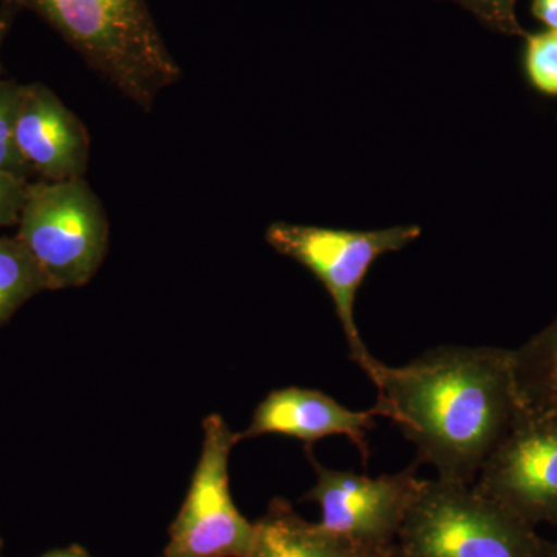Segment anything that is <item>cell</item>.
Segmentation results:
<instances>
[{
  "label": "cell",
  "mask_w": 557,
  "mask_h": 557,
  "mask_svg": "<svg viewBox=\"0 0 557 557\" xmlns=\"http://www.w3.org/2000/svg\"><path fill=\"white\" fill-rule=\"evenodd\" d=\"M369 379L381 417L416 446L417 467L448 482L474 485L522 416L508 348L442 346L399 368L376 359Z\"/></svg>",
  "instance_id": "1"
},
{
  "label": "cell",
  "mask_w": 557,
  "mask_h": 557,
  "mask_svg": "<svg viewBox=\"0 0 557 557\" xmlns=\"http://www.w3.org/2000/svg\"><path fill=\"white\" fill-rule=\"evenodd\" d=\"M38 14L102 78L145 112L182 78L146 0H2Z\"/></svg>",
  "instance_id": "2"
},
{
  "label": "cell",
  "mask_w": 557,
  "mask_h": 557,
  "mask_svg": "<svg viewBox=\"0 0 557 557\" xmlns=\"http://www.w3.org/2000/svg\"><path fill=\"white\" fill-rule=\"evenodd\" d=\"M536 527L474 485L421 480L392 557H547Z\"/></svg>",
  "instance_id": "3"
},
{
  "label": "cell",
  "mask_w": 557,
  "mask_h": 557,
  "mask_svg": "<svg viewBox=\"0 0 557 557\" xmlns=\"http://www.w3.org/2000/svg\"><path fill=\"white\" fill-rule=\"evenodd\" d=\"M17 239L30 252L47 289L89 284L109 248V222L86 178L28 185Z\"/></svg>",
  "instance_id": "4"
},
{
  "label": "cell",
  "mask_w": 557,
  "mask_h": 557,
  "mask_svg": "<svg viewBox=\"0 0 557 557\" xmlns=\"http://www.w3.org/2000/svg\"><path fill=\"white\" fill-rule=\"evenodd\" d=\"M421 236L418 225L357 231L274 222L265 240L274 251L295 260L324 285L343 325L350 358L370 375L373 358L359 335L355 299L373 263L387 252L401 251Z\"/></svg>",
  "instance_id": "5"
},
{
  "label": "cell",
  "mask_w": 557,
  "mask_h": 557,
  "mask_svg": "<svg viewBox=\"0 0 557 557\" xmlns=\"http://www.w3.org/2000/svg\"><path fill=\"white\" fill-rule=\"evenodd\" d=\"M237 443L225 418H205L199 463L160 557H247L256 527L240 515L230 491V457Z\"/></svg>",
  "instance_id": "6"
},
{
  "label": "cell",
  "mask_w": 557,
  "mask_h": 557,
  "mask_svg": "<svg viewBox=\"0 0 557 557\" xmlns=\"http://www.w3.org/2000/svg\"><path fill=\"white\" fill-rule=\"evenodd\" d=\"M306 454L317 482L302 500L313 502L321 509L319 525L370 555L392 552L420 490L417 465L395 474L368 478L324 467L311 446H306Z\"/></svg>",
  "instance_id": "7"
},
{
  "label": "cell",
  "mask_w": 557,
  "mask_h": 557,
  "mask_svg": "<svg viewBox=\"0 0 557 557\" xmlns=\"http://www.w3.org/2000/svg\"><path fill=\"white\" fill-rule=\"evenodd\" d=\"M474 486L533 527L557 525V412L520 416Z\"/></svg>",
  "instance_id": "8"
},
{
  "label": "cell",
  "mask_w": 557,
  "mask_h": 557,
  "mask_svg": "<svg viewBox=\"0 0 557 557\" xmlns=\"http://www.w3.org/2000/svg\"><path fill=\"white\" fill-rule=\"evenodd\" d=\"M376 417H381L376 406L351 410L314 388H276L259 403L251 423L237 432V437L242 442L262 435H282L311 446L318 440L343 435L357 446L366 467L370 457L368 432L375 428Z\"/></svg>",
  "instance_id": "9"
},
{
  "label": "cell",
  "mask_w": 557,
  "mask_h": 557,
  "mask_svg": "<svg viewBox=\"0 0 557 557\" xmlns=\"http://www.w3.org/2000/svg\"><path fill=\"white\" fill-rule=\"evenodd\" d=\"M14 139L30 171L50 182L86 174L90 150L86 126L42 84L22 86Z\"/></svg>",
  "instance_id": "10"
},
{
  "label": "cell",
  "mask_w": 557,
  "mask_h": 557,
  "mask_svg": "<svg viewBox=\"0 0 557 557\" xmlns=\"http://www.w3.org/2000/svg\"><path fill=\"white\" fill-rule=\"evenodd\" d=\"M256 534L247 557H380L330 534L319 523L299 516L284 498H274L255 522ZM386 555V553H384Z\"/></svg>",
  "instance_id": "11"
},
{
  "label": "cell",
  "mask_w": 557,
  "mask_h": 557,
  "mask_svg": "<svg viewBox=\"0 0 557 557\" xmlns=\"http://www.w3.org/2000/svg\"><path fill=\"white\" fill-rule=\"evenodd\" d=\"M522 416L557 412V318L512 350Z\"/></svg>",
  "instance_id": "12"
},
{
  "label": "cell",
  "mask_w": 557,
  "mask_h": 557,
  "mask_svg": "<svg viewBox=\"0 0 557 557\" xmlns=\"http://www.w3.org/2000/svg\"><path fill=\"white\" fill-rule=\"evenodd\" d=\"M42 289H47L46 278L27 248L17 237H0V325Z\"/></svg>",
  "instance_id": "13"
},
{
  "label": "cell",
  "mask_w": 557,
  "mask_h": 557,
  "mask_svg": "<svg viewBox=\"0 0 557 557\" xmlns=\"http://www.w3.org/2000/svg\"><path fill=\"white\" fill-rule=\"evenodd\" d=\"M522 69L531 89L548 98H557V32L527 33Z\"/></svg>",
  "instance_id": "14"
},
{
  "label": "cell",
  "mask_w": 557,
  "mask_h": 557,
  "mask_svg": "<svg viewBox=\"0 0 557 557\" xmlns=\"http://www.w3.org/2000/svg\"><path fill=\"white\" fill-rule=\"evenodd\" d=\"M22 86L13 81H0V170L27 178L30 168L20 153L14 139Z\"/></svg>",
  "instance_id": "15"
},
{
  "label": "cell",
  "mask_w": 557,
  "mask_h": 557,
  "mask_svg": "<svg viewBox=\"0 0 557 557\" xmlns=\"http://www.w3.org/2000/svg\"><path fill=\"white\" fill-rule=\"evenodd\" d=\"M467 10L490 30L505 36H525L516 14L518 0H446Z\"/></svg>",
  "instance_id": "16"
},
{
  "label": "cell",
  "mask_w": 557,
  "mask_h": 557,
  "mask_svg": "<svg viewBox=\"0 0 557 557\" xmlns=\"http://www.w3.org/2000/svg\"><path fill=\"white\" fill-rule=\"evenodd\" d=\"M27 188V178L0 170V226L20 222Z\"/></svg>",
  "instance_id": "17"
},
{
  "label": "cell",
  "mask_w": 557,
  "mask_h": 557,
  "mask_svg": "<svg viewBox=\"0 0 557 557\" xmlns=\"http://www.w3.org/2000/svg\"><path fill=\"white\" fill-rule=\"evenodd\" d=\"M531 14L547 30L557 32V0H531Z\"/></svg>",
  "instance_id": "18"
},
{
  "label": "cell",
  "mask_w": 557,
  "mask_h": 557,
  "mask_svg": "<svg viewBox=\"0 0 557 557\" xmlns=\"http://www.w3.org/2000/svg\"><path fill=\"white\" fill-rule=\"evenodd\" d=\"M16 11L9 9V7L2 5L0 10V49H2L3 39L9 35L11 21Z\"/></svg>",
  "instance_id": "19"
},
{
  "label": "cell",
  "mask_w": 557,
  "mask_h": 557,
  "mask_svg": "<svg viewBox=\"0 0 557 557\" xmlns=\"http://www.w3.org/2000/svg\"><path fill=\"white\" fill-rule=\"evenodd\" d=\"M42 557H91L87 555L84 549L72 547L67 549H57V552L47 553L46 556Z\"/></svg>",
  "instance_id": "20"
},
{
  "label": "cell",
  "mask_w": 557,
  "mask_h": 557,
  "mask_svg": "<svg viewBox=\"0 0 557 557\" xmlns=\"http://www.w3.org/2000/svg\"><path fill=\"white\" fill-rule=\"evenodd\" d=\"M547 557H557V544L549 545Z\"/></svg>",
  "instance_id": "21"
},
{
  "label": "cell",
  "mask_w": 557,
  "mask_h": 557,
  "mask_svg": "<svg viewBox=\"0 0 557 557\" xmlns=\"http://www.w3.org/2000/svg\"><path fill=\"white\" fill-rule=\"evenodd\" d=\"M380 557H392V552L386 553V555L380 556Z\"/></svg>",
  "instance_id": "22"
},
{
  "label": "cell",
  "mask_w": 557,
  "mask_h": 557,
  "mask_svg": "<svg viewBox=\"0 0 557 557\" xmlns=\"http://www.w3.org/2000/svg\"><path fill=\"white\" fill-rule=\"evenodd\" d=\"M0 548H2V545H0Z\"/></svg>",
  "instance_id": "23"
}]
</instances>
